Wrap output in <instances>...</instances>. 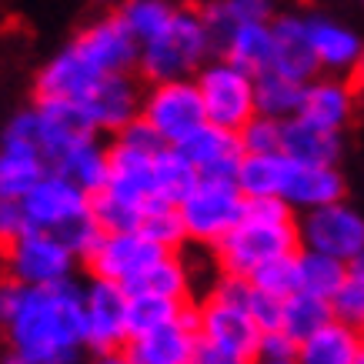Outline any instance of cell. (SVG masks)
I'll return each instance as SVG.
<instances>
[{"mask_svg": "<svg viewBox=\"0 0 364 364\" xmlns=\"http://www.w3.org/2000/svg\"><path fill=\"white\" fill-rule=\"evenodd\" d=\"M0 331L14 351L37 364H84V284L27 287L0 281Z\"/></svg>", "mask_w": 364, "mask_h": 364, "instance_id": "6da1fadb", "label": "cell"}, {"mask_svg": "<svg viewBox=\"0 0 364 364\" xmlns=\"http://www.w3.org/2000/svg\"><path fill=\"white\" fill-rule=\"evenodd\" d=\"M23 214L31 228L50 231L57 237H64L80 261H87V254L97 247L100 241V224L94 221L90 210V194L84 188H77L74 181L47 171L37 184L21 198Z\"/></svg>", "mask_w": 364, "mask_h": 364, "instance_id": "7a4b0ae2", "label": "cell"}, {"mask_svg": "<svg viewBox=\"0 0 364 364\" xmlns=\"http://www.w3.org/2000/svg\"><path fill=\"white\" fill-rule=\"evenodd\" d=\"M214 54L218 50H214L208 23L200 17V7H177L164 31L157 33L154 41L141 44L137 74L147 84L194 77Z\"/></svg>", "mask_w": 364, "mask_h": 364, "instance_id": "3957f363", "label": "cell"}, {"mask_svg": "<svg viewBox=\"0 0 364 364\" xmlns=\"http://www.w3.org/2000/svg\"><path fill=\"white\" fill-rule=\"evenodd\" d=\"M291 251H301L298 218L294 221H264V218L244 214L210 254H214V264L221 271L251 277V271L257 264Z\"/></svg>", "mask_w": 364, "mask_h": 364, "instance_id": "277c9868", "label": "cell"}, {"mask_svg": "<svg viewBox=\"0 0 364 364\" xmlns=\"http://www.w3.org/2000/svg\"><path fill=\"white\" fill-rule=\"evenodd\" d=\"M244 191L234 177H200L177 208L188 228V244L214 251L218 241L244 218Z\"/></svg>", "mask_w": 364, "mask_h": 364, "instance_id": "5b68a950", "label": "cell"}, {"mask_svg": "<svg viewBox=\"0 0 364 364\" xmlns=\"http://www.w3.org/2000/svg\"><path fill=\"white\" fill-rule=\"evenodd\" d=\"M77 261V251L64 237L41 231V228H27L14 241L4 244L7 277L27 287H57L64 281H74Z\"/></svg>", "mask_w": 364, "mask_h": 364, "instance_id": "8992f818", "label": "cell"}, {"mask_svg": "<svg viewBox=\"0 0 364 364\" xmlns=\"http://www.w3.org/2000/svg\"><path fill=\"white\" fill-rule=\"evenodd\" d=\"M198 90L204 100V114L210 124H221L231 131H241L244 124L257 114V100H254V74L237 67L228 57L214 54L198 74Z\"/></svg>", "mask_w": 364, "mask_h": 364, "instance_id": "52a82bcc", "label": "cell"}, {"mask_svg": "<svg viewBox=\"0 0 364 364\" xmlns=\"http://www.w3.org/2000/svg\"><path fill=\"white\" fill-rule=\"evenodd\" d=\"M141 117L167 144H181L184 137H191L200 124H208L198 80L177 77V80H157V84H151V87L144 90Z\"/></svg>", "mask_w": 364, "mask_h": 364, "instance_id": "ba28073f", "label": "cell"}, {"mask_svg": "<svg viewBox=\"0 0 364 364\" xmlns=\"http://www.w3.org/2000/svg\"><path fill=\"white\" fill-rule=\"evenodd\" d=\"M127 304H131V294L121 281L90 274V281L84 284V341H87V351L127 348V341H131Z\"/></svg>", "mask_w": 364, "mask_h": 364, "instance_id": "9c48e42d", "label": "cell"}, {"mask_svg": "<svg viewBox=\"0 0 364 364\" xmlns=\"http://www.w3.org/2000/svg\"><path fill=\"white\" fill-rule=\"evenodd\" d=\"M298 231L301 247L331 254V257L348 261V264L364 251V218L348 200H334L324 208L304 210L298 221Z\"/></svg>", "mask_w": 364, "mask_h": 364, "instance_id": "30bf717a", "label": "cell"}, {"mask_svg": "<svg viewBox=\"0 0 364 364\" xmlns=\"http://www.w3.org/2000/svg\"><path fill=\"white\" fill-rule=\"evenodd\" d=\"M198 334L221 344L224 351L237 354L241 361L254 364L261 351V324L241 304H228L218 298H204L198 304Z\"/></svg>", "mask_w": 364, "mask_h": 364, "instance_id": "8fae6325", "label": "cell"}, {"mask_svg": "<svg viewBox=\"0 0 364 364\" xmlns=\"http://www.w3.org/2000/svg\"><path fill=\"white\" fill-rule=\"evenodd\" d=\"M141 80H134L131 70V74H104L77 104L97 134H117L124 124H131L141 114Z\"/></svg>", "mask_w": 364, "mask_h": 364, "instance_id": "7c38bea8", "label": "cell"}, {"mask_svg": "<svg viewBox=\"0 0 364 364\" xmlns=\"http://www.w3.org/2000/svg\"><path fill=\"white\" fill-rule=\"evenodd\" d=\"M161 254H164V247L151 241L141 228L137 231H104L97 247L87 254V267L90 274L127 284L131 277H137Z\"/></svg>", "mask_w": 364, "mask_h": 364, "instance_id": "4fadbf2b", "label": "cell"}, {"mask_svg": "<svg viewBox=\"0 0 364 364\" xmlns=\"http://www.w3.org/2000/svg\"><path fill=\"white\" fill-rule=\"evenodd\" d=\"M198 341V304H184L174 321H164L151 331L131 334L124 351L134 364H188Z\"/></svg>", "mask_w": 364, "mask_h": 364, "instance_id": "5bb4252c", "label": "cell"}, {"mask_svg": "<svg viewBox=\"0 0 364 364\" xmlns=\"http://www.w3.org/2000/svg\"><path fill=\"white\" fill-rule=\"evenodd\" d=\"M74 44L104 70V74H131L137 70L141 60V44L134 37L117 14L97 17L94 23H87L84 31L74 37Z\"/></svg>", "mask_w": 364, "mask_h": 364, "instance_id": "9a60e30c", "label": "cell"}, {"mask_svg": "<svg viewBox=\"0 0 364 364\" xmlns=\"http://www.w3.org/2000/svg\"><path fill=\"white\" fill-rule=\"evenodd\" d=\"M100 77H104V70L70 41V44L60 47V50L37 70L33 94H37V97L74 100V104H77V100H84V94H87Z\"/></svg>", "mask_w": 364, "mask_h": 364, "instance_id": "2e32d148", "label": "cell"}, {"mask_svg": "<svg viewBox=\"0 0 364 364\" xmlns=\"http://www.w3.org/2000/svg\"><path fill=\"white\" fill-rule=\"evenodd\" d=\"M107 184L104 191H111L114 198L147 208L151 200H157V188H154V154L127 147V144L114 141L107 144Z\"/></svg>", "mask_w": 364, "mask_h": 364, "instance_id": "e0dca14e", "label": "cell"}, {"mask_svg": "<svg viewBox=\"0 0 364 364\" xmlns=\"http://www.w3.org/2000/svg\"><path fill=\"white\" fill-rule=\"evenodd\" d=\"M344 174L338 164H304V161H287V174H284V188L281 198L291 208L304 214V210L324 208L334 200H344Z\"/></svg>", "mask_w": 364, "mask_h": 364, "instance_id": "ac0fdd59", "label": "cell"}, {"mask_svg": "<svg viewBox=\"0 0 364 364\" xmlns=\"http://www.w3.org/2000/svg\"><path fill=\"white\" fill-rule=\"evenodd\" d=\"M184 157L198 167L200 177H234L237 174V164L244 157L241 137L231 127H221V124H200L198 131L184 137L177 144Z\"/></svg>", "mask_w": 364, "mask_h": 364, "instance_id": "d6986e66", "label": "cell"}, {"mask_svg": "<svg viewBox=\"0 0 364 364\" xmlns=\"http://www.w3.org/2000/svg\"><path fill=\"white\" fill-rule=\"evenodd\" d=\"M271 27H274V70L287 74L294 80H314L321 74L318 54H314V44H311L308 33V17L301 14H274L271 17Z\"/></svg>", "mask_w": 364, "mask_h": 364, "instance_id": "ffe728a7", "label": "cell"}, {"mask_svg": "<svg viewBox=\"0 0 364 364\" xmlns=\"http://www.w3.org/2000/svg\"><path fill=\"white\" fill-rule=\"evenodd\" d=\"M107 147L100 144V137L94 131L80 134L70 144H64L60 151L50 161V171L67 181H74L77 188H84L87 194H97L104 184H107Z\"/></svg>", "mask_w": 364, "mask_h": 364, "instance_id": "44dd1931", "label": "cell"}, {"mask_svg": "<svg viewBox=\"0 0 364 364\" xmlns=\"http://www.w3.org/2000/svg\"><path fill=\"white\" fill-rule=\"evenodd\" d=\"M354 100H358V87L351 77H314L304 84V104H301V117L331 127V131H344L354 117Z\"/></svg>", "mask_w": 364, "mask_h": 364, "instance_id": "7402d4cb", "label": "cell"}, {"mask_svg": "<svg viewBox=\"0 0 364 364\" xmlns=\"http://www.w3.org/2000/svg\"><path fill=\"white\" fill-rule=\"evenodd\" d=\"M281 151L291 161H304V164H338L344 154V137L341 131L321 127L294 114L281 121Z\"/></svg>", "mask_w": 364, "mask_h": 364, "instance_id": "603a6c76", "label": "cell"}, {"mask_svg": "<svg viewBox=\"0 0 364 364\" xmlns=\"http://www.w3.org/2000/svg\"><path fill=\"white\" fill-rule=\"evenodd\" d=\"M47 171H50V164H47L41 147L4 131V137H0V198L21 200Z\"/></svg>", "mask_w": 364, "mask_h": 364, "instance_id": "cb8c5ba5", "label": "cell"}, {"mask_svg": "<svg viewBox=\"0 0 364 364\" xmlns=\"http://www.w3.org/2000/svg\"><path fill=\"white\" fill-rule=\"evenodd\" d=\"M308 33H311V44H314L321 70H328V74H351L364 44L348 23L324 17V14H311Z\"/></svg>", "mask_w": 364, "mask_h": 364, "instance_id": "d4e9b609", "label": "cell"}, {"mask_svg": "<svg viewBox=\"0 0 364 364\" xmlns=\"http://www.w3.org/2000/svg\"><path fill=\"white\" fill-rule=\"evenodd\" d=\"M124 287H127V294H164L174 301H191L194 281H191V267L181 257V251H164Z\"/></svg>", "mask_w": 364, "mask_h": 364, "instance_id": "484cf974", "label": "cell"}, {"mask_svg": "<svg viewBox=\"0 0 364 364\" xmlns=\"http://www.w3.org/2000/svg\"><path fill=\"white\" fill-rule=\"evenodd\" d=\"M274 0H208L200 4V17L208 23L210 41H214V50L221 54V47L228 44L241 23L251 21H271L274 17Z\"/></svg>", "mask_w": 364, "mask_h": 364, "instance_id": "4316f807", "label": "cell"}, {"mask_svg": "<svg viewBox=\"0 0 364 364\" xmlns=\"http://www.w3.org/2000/svg\"><path fill=\"white\" fill-rule=\"evenodd\" d=\"M221 57L234 60L244 70H251L254 77L261 70H271V64H274V27H271V21L241 23L228 37V44L221 47Z\"/></svg>", "mask_w": 364, "mask_h": 364, "instance_id": "83f0119b", "label": "cell"}, {"mask_svg": "<svg viewBox=\"0 0 364 364\" xmlns=\"http://www.w3.org/2000/svg\"><path fill=\"white\" fill-rule=\"evenodd\" d=\"M361 338L364 334H358L341 321H328L321 331L298 344V364H354Z\"/></svg>", "mask_w": 364, "mask_h": 364, "instance_id": "f1b7e54d", "label": "cell"}, {"mask_svg": "<svg viewBox=\"0 0 364 364\" xmlns=\"http://www.w3.org/2000/svg\"><path fill=\"white\" fill-rule=\"evenodd\" d=\"M254 100H257V114H267V117H277V121H287L301 114V104H304V80H294L281 74V70H261L254 77Z\"/></svg>", "mask_w": 364, "mask_h": 364, "instance_id": "f546056e", "label": "cell"}, {"mask_svg": "<svg viewBox=\"0 0 364 364\" xmlns=\"http://www.w3.org/2000/svg\"><path fill=\"white\" fill-rule=\"evenodd\" d=\"M287 161L291 157L284 151H271V154H244L237 164V188L244 191V198H267V194H281L287 174Z\"/></svg>", "mask_w": 364, "mask_h": 364, "instance_id": "4dcf8cb0", "label": "cell"}, {"mask_svg": "<svg viewBox=\"0 0 364 364\" xmlns=\"http://www.w3.org/2000/svg\"><path fill=\"white\" fill-rule=\"evenodd\" d=\"M348 274H351L348 261H338L331 254L311 251V247L298 251V291H308V294L331 301L338 294V287L348 281Z\"/></svg>", "mask_w": 364, "mask_h": 364, "instance_id": "1f68e13d", "label": "cell"}, {"mask_svg": "<svg viewBox=\"0 0 364 364\" xmlns=\"http://www.w3.org/2000/svg\"><path fill=\"white\" fill-rule=\"evenodd\" d=\"M198 181H200L198 167L184 157V151L177 144H167V147H161L154 154V188L161 200L181 204Z\"/></svg>", "mask_w": 364, "mask_h": 364, "instance_id": "d6a6232c", "label": "cell"}, {"mask_svg": "<svg viewBox=\"0 0 364 364\" xmlns=\"http://www.w3.org/2000/svg\"><path fill=\"white\" fill-rule=\"evenodd\" d=\"M328 321H334L331 301L318 298V294H308V291H294L284 298V308H281V331H287L294 341H304L314 331H321Z\"/></svg>", "mask_w": 364, "mask_h": 364, "instance_id": "836d02e7", "label": "cell"}, {"mask_svg": "<svg viewBox=\"0 0 364 364\" xmlns=\"http://www.w3.org/2000/svg\"><path fill=\"white\" fill-rule=\"evenodd\" d=\"M174 11L177 7L171 0H124L117 7V17L137 37V44H147V41H154L157 33L171 23Z\"/></svg>", "mask_w": 364, "mask_h": 364, "instance_id": "e575fe53", "label": "cell"}, {"mask_svg": "<svg viewBox=\"0 0 364 364\" xmlns=\"http://www.w3.org/2000/svg\"><path fill=\"white\" fill-rule=\"evenodd\" d=\"M141 231L157 241L164 251H184L188 247V228H184V218H181V208L171 204V200H151L147 210H144Z\"/></svg>", "mask_w": 364, "mask_h": 364, "instance_id": "d590c367", "label": "cell"}, {"mask_svg": "<svg viewBox=\"0 0 364 364\" xmlns=\"http://www.w3.org/2000/svg\"><path fill=\"white\" fill-rule=\"evenodd\" d=\"M188 301H174L164 298V294H131V304H127V321H131V334L151 331L164 321H174L181 311H184Z\"/></svg>", "mask_w": 364, "mask_h": 364, "instance_id": "8d00e7d4", "label": "cell"}, {"mask_svg": "<svg viewBox=\"0 0 364 364\" xmlns=\"http://www.w3.org/2000/svg\"><path fill=\"white\" fill-rule=\"evenodd\" d=\"M90 210H94V221L100 224V231H137L147 208L127 204V200L114 198L111 191L100 188L97 194H90Z\"/></svg>", "mask_w": 364, "mask_h": 364, "instance_id": "74e56055", "label": "cell"}, {"mask_svg": "<svg viewBox=\"0 0 364 364\" xmlns=\"http://www.w3.org/2000/svg\"><path fill=\"white\" fill-rule=\"evenodd\" d=\"M251 281L254 287H261V291L274 294V298L294 294L298 291V251L277 254V257L264 261V264H257L251 271Z\"/></svg>", "mask_w": 364, "mask_h": 364, "instance_id": "f35d334b", "label": "cell"}, {"mask_svg": "<svg viewBox=\"0 0 364 364\" xmlns=\"http://www.w3.org/2000/svg\"><path fill=\"white\" fill-rule=\"evenodd\" d=\"M334 321H341L348 328H354L358 334H364V281L358 274H348L338 294L331 298Z\"/></svg>", "mask_w": 364, "mask_h": 364, "instance_id": "ab89813d", "label": "cell"}, {"mask_svg": "<svg viewBox=\"0 0 364 364\" xmlns=\"http://www.w3.org/2000/svg\"><path fill=\"white\" fill-rule=\"evenodd\" d=\"M237 137H241L244 154H271V151H281V121L267 117V114H254L251 121L237 131Z\"/></svg>", "mask_w": 364, "mask_h": 364, "instance_id": "60d3db41", "label": "cell"}, {"mask_svg": "<svg viewBox=\"0 0 364 364\" xmlns=\"http://www.w3.org/2000/svg\"><path fill=\"white\" fill-rule=\"evenodd\" d=\"M114 141L127 144V147H137V151H147V154H157L161 147H167V141L151 127V124L144 121L141 114H137L131 124H124L121 131L114 134Z\"/></svg>", "mask_w": 364, "mask_h": 364, "instance_id": "b9f144b4", "label": "cell"}, {"mask_svg": "<svg viewBox=\"0 0 364 364\" xmlns=\"http://www.w3.org/2000/svg\"><path fill=\"white\" fill-rule=\"evenodd\" d=\"M281 308H284V298H274V294H267L261 287H254L251 298H247V311H251V318L261 324V331L281 328Z\"/></svg>", "mask_w": 364, "mask_h": 364, "instance_id": "7bdbcfd3", "label": "cell"}, {"mask_svg": "<svg viewBox=\"0 0 364 364\" xmlns=\"http://www.w3.org/2000/svg\"><path fill=\"white\" fill-rule=\"evenodd\" d=\"M31 228L27 224V214H23V204L17 198H0V247L7 241H14L17 234H23Z\"/></svg>", "mask_w": 364, "mask_h": 364, "instance_id": "ee69618b", "label": "cell"}, {"mask_svg": "<svg viewBox=\"0 0 364 364\" xmlns=\"http://www.w3.org/2000/svg\"><path fill=\"white\" fill-rule=\"evenodd\" d=\"M257 358H298V341L287 331H281V328H271V331L261 334Z\"/></svg>", "mask_w": 364, "mask_h": 364, "instance_id": "f6af8a7d", "label": "cell"}, {"mask_svg": "<svg viewBox=\"0 0 364 364\" xmlns=\"http://www.w3.org/2000/svg\"><path fill=\"white\" fill-rule=\"evenodd\" d=\"M188 364H247V361H241L237 354L224 351L221 344H214V341H208V338H200L198 334V341H194V351H191Z\"/></svg>", "mask_w": 364, "mask_h": 364, "instance_id": "bcb514c9", "label": "cell"}, {"mask_svg": "<svg viewBox=\"0 0 364 364\" xmlns=\"http://www.w3.org/2000/svg\"><path fill=\"white\" fill-rule=\"evenodd\" d=\"M84 364H134V361L124 348H114V351H90V358Z\"/></svg>", "mask_w": 364, "mask_h": 364, "instance_id": "7dc6e473", "label": "cell"}, {"mask_svg": "<svg viewBox=\"0 0 364 364\" xmlns=\"http://www.w3.org/2000/svg\"><path fill=\"white\" fill-rule=\"evenodd\" d=\"M351 84L354 87H364V50H361V57H358V64H354V70H351Z\"/></svg>", "mask_w": 364, "mask_h": 364, "instance_id": "c3c4849f", "label": "cell"}, {"mask_svg": "<svg viewBox=\"0 0 364 364\" xmlns=\"http://www.w3.org/2000/svg\"><path fill=\"white\" fill-rule=\"evenodd\" d=\"M0 364H37V361H31V358H23L21 351H14V348H11V351H7L4 358H0Z\"/></svg>", "mask_w": 364, "mask_h": 364, "instance_id": "681fc988", "label": "cell"}, {"mask_svg": "<svg viewBox=\"0 0 364 364\" xmlns=\"http://www.w3.org/2000/svg\"><path fill=\"white\" fill-rule=\"evenodd\" d=\"M254 364H298V358H257Z\"/></svg>", "mask_w": 364, "mask_h": 364, "instance_id": "f907efd6", "label": "cell"}, {"mask_svg": "<svg viewBox=\"0 0 364 364\" xmlns=\"http://www.w3.org/2000/svg\"><path fill=\"white\" fill-rule=\"evenodd\" d=\"M351 274H358V277H361V281H364V251H361V254H358V257H354V261H351Z\"/></svg>", "mask_w": 364, "mask_h": 364, "instance_id": "816d5d0a", "label": "cell"}, {"mask_svg": "<svg viewBox=\"0 0 364 364\" xmlns=\"http://www.w3.org/2000/svg\"><path fill=\"white\" fill-rule=\"evenodd\" d=\"M354 364H364V338H361V344H358V354H354Z\"/></svg>", "mask_w": 364, "mask_h": 364, "instance_id": "f5cc1de1", "label": "cell"}, {"mask_svg": "<svg viewBox=\"0 0 364 364\" xmlns=\"http://www.w3.org/2000/svg\"><path fill=\"white\" fill-rule=\"evenodd\" d=\"M361 4H364V0H361Z\"/></svg>", "mask_w": 364, "mask_h": 364, "instance_id": "db71d44e", "label": "cell"}]
</instances>
